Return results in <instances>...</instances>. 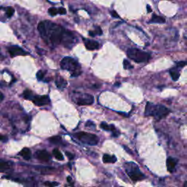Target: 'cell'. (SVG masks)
I'll return each mask as SVG.
<instances>
[{
	"instance_id": "obj_17",
	"label": "cell",
	"mask_w": 187,
	"mask_h": 187,
	"mask_svg": "<svg viewBox=\"0 0 187 187\" xmlns=\"http://www.w3.org/2000/svg\"><path fill=\"white\" fill-rule=\"evenodd\" d=\"M102 159H103V162L105 163H115L117 161L116 157L115 156H111L107 154H104Z\"/></svg>"
},
{
	"instance_id": "obj_8",
	"label": "cell",
	"mask_w": 187,
	"mask_h": 187,
	"mask_svg": "<svg viewBox=\"0 0 187 187\" xmlns=\"http://www.w3.org/2000/svg\"><path fill=\"white\" fill-rule=\"evenodd\" d=\"M7 50H8L10 56L13 57L17 56H25L28 54L27 52H26L19 46H10L9 47Z\"/></svg>"
},
{
	"instance_id": "obj_20",
	"label": "cell",
	"mask_w": 187,
	"mask_h": 187,
	"mask_svg": "<svg viewBox=\"0 0 187 187\" xmlns=\"http://www.w3.org/2000/svg\"><path fill=\"white\" fill-rule=\"evenodd\" d=\"M37 29H38L39 32H40V35L42 36V37H43L45 36V21L40 22L37 26Z\"/></svg>"
},
{
	"instance_id": "obj_13",
	"label": "cell",
	"mask_w": 187,
	"mask_h": 187,
	"mask_svg": "<svg viewBox=\"0 0 187 187\" xmlns=\"http://www.w3.org/2000/svg\"><path fill=\"white\" fill-rule=\"evenodd\" d=\"M13 164L10 162L0 160V172H6L12 169Z\"/></svg>"
},
{
	"instance_id": "obj_7",
	"label": "cell",
	"mask_w": 187,
	"mask_h": 187,
	"mask_svg": "<svg viewBox=\"0 0 187 187\" xmlns=\"http://www.w3.org/2000/svg\"><path fill=\"white\" fill-rule=\"evenodd\" d=\"M32 101L35 105L40 107V106H44L50 103V98L48 95L34 96Z\"/></svg>"
},
{
	"instance_id": "obj_31",
	"label": "cell",
	"mask_w": 187,
	"mask_h": 187,
	"mask_svg": "<svg viewBox=\"0 0 187 187\" xmlns=\"http://www.w3.org/2000/svg\"><path fill=\"white\" fill-rule=\"evenodd\" d=\"M187 64V62H179L177 63L178 67H184Z\"/></svg>"
},
{
	"instance_id": "obj_36",
	"label": "cell",
	"mask_w": 187,
	"mask_h": 187,
	"mask_svg": "<svg viewBox=\"0 0 187 187\" xmlns=\"http://www.w3.org/2000/svg\"><path fill=\"white\" fill-rule=\"evenodd\" d=\"M3 99H4L3 93H2V92H0V102H2V101L3 100Z\"/></svg>"
},
{
	"instance_id": "obj_15",
	"label": "cell",
	"mask_w": 187,
	"mask_h": 187,
	"mask_svg": "<svg viewBox=\"0 0 187 187\" xmlns=\"http://www.w3.org/2000/svg\"><path fill=\"white\" fill-rule=\"evenodd\" d=\"M35 168L42 174H50L54 170V168L50 167H45V166H37Z\"/></svg>"
},
{
	"instance_id": "obj_24",
	"label": "cell",
	"mask_w": 187,
	"mask_h": 187,
	"mask_svg": "<svg viewBox=\"0 0 187 187\" xmlns=\"http://www.w3.org/2000/svg\"><path fill=\"white\" fill-rule=\"evenodd\" d=\"M44 184L46 186L48 187H56L59 185V184L58 182H56V181H45Z\"/></svg>"
},
{
	"instance_id": "obj_12",
	"label": "cell",
	"mask_w": 187,
	"mask_h": 187,
	"mask_svg": "<svg viewBox=\"0 0 187 187\" xmlns=\"http://www.w3.org/2000/svg\"><path fill=\"white\" fill-rule=\"evenodd\" d=\"M177 159H174L172 157H168L167 159V170L170 172H174L175 169V166L177 164Z\"/></svg>"
},
{
	"instance_id": "obj_19",
	"label": "cell",
	"mask_w": 187,
	"mask_h": 187,
	"mask_svg": "<svg viewBox=\"0 0 187 187\" xmlns=\"http://www.w3.org/2000/svg\"><path fill=\"white\" fill-rule=\"evenodd\" d=\"M170 76L172 80H175V81H176L180 77V73H179V72L176 68L171 69L170 70Z\"/></svg>"
},
{
	"instance_id": "obj_5",
	"label": "cell",
	"mask_w": 187,
	"mask_h": 187,
	"mask_svg": "<svg viewBox=\"0 0 187 187\" xmlns=\"http://www.w3.org/2000/svg\"><path fill=\"white\" fill-rule=\"evenodd\" d=\"M75 136L77 137V139L80 140V142L88 144V145H95L99 142V137L97 135L92 133L80 132L75 134Z\"/></svg>"
},
{
	"instance_id": "obj_2",
	"label": "cell",
	"mask_w": 187,
	"mask_h": 187,
	"mask_svg": "<svg viewBox=\"0 0 187 187\" xmlns=\"http://www.w3.org/2000/svg\"><path fill=\"white\" fill-rule=\"evenodd\" d=\"M61 67L71 72L72 77H77L81 74L80 65L77 61L71 57H64L61 62Z\"/></svg>"
},
{
	"instance_id": "obj_33",
	"label": "cell",
	"mask_w": 187,
	"mask_h": 187,
	"mask_svg": "<svg viewBox=\"0 0 187 187\" xmlns=\"http://www.w3.org/2000/svg\"><path fill=\"white\" fill-rule=\"evenodd\" d=\"M66 155H67V156L68 157V159H70V160H72V159H74V157H75V156H74V154H71V153H70V152H66L65 153Z\"/></svg>"
},
{
	"instance_id": "obj_25",
	"label": "cell",
	"mask_w": 187,
	"mask_h": 187,
	"mask_svg": "<svg viewBox=\"0 0 187 187\" xmlns=\"http://www.w3.org/2000/svg\"><path fill=\"white\" fill-rule=\"evenodd\" d=\"M123 64H124V68L126 69V70H130V69L133 68V66L131 64L130 62H129V61L126 60V59L124 60Z\"/></svg>"
},
{
	"instance_id": "obj_18",
	"label": "cell",
	"mask_w": 187,
	"mask_h": 187,
	"mask_svg": "<svg viewBox=\"0 0 187 187\" xmlns=\"http://www.w3.org/2000/svg\"><path fill=\"white\" fill-rule=\"evenodd\" d=\"M165 22V19L163 17L159 16L157 15H153L150 21V23H163Z\"/></svg>"
},
{
	"instance_id": "obj_16",
	"label": "cell",
	"mask_w": 187,
	"mask_h": 187,
	"mask_svg": "<svg viewBox=\"0 0 187 187\" xmlns=\"http://www.w3.org/2000/svg\"><path fill=\"white\" fill-rule=\"evenodd\" d=\"M19 155L21 156L25 160H29L31 159V156H32L30 149H27V148L22 149L19 153Z\"/></svg>"
},
{
	"instance_id": "obj_9",
	"label": "cell",
	"mask_w": 187,
	"mask_h": 187,
	"mask_svg": "<svg viewBox=\"0 0 187 187\" xmlns=\"http://www.w3.org/2000/svg\"><path fill=\"white\" fill-rule=\"evenodd\" d=\"M36 157L41 162H48L50 159V155L49 153L45 150L38 151L36 152Z\"/></svg>"
},
{
	"instance_id": "obj_29",
	"label": "cell",
	"mask_w": 187,
	"mask_h": 187,
	"mask_svg": "<svg viewBox=\"0 0 187 187\" xmlns=\"http://www.w3.org/2000/svg\"><path fill=\"white\" fill-rule=\"evenodd\" d=\"M58 13H59L60 15H65L67 13V11L64 7H59L58 9Z\"/></svg>"
},
{
	"instance_id": "obj_38",
	"label": "cell",
	"mask_w": 187,
	"mask_h": 187,
	"mask_svg": "<svg viewBox=\"0 0 187 187\" xmlns=\"http://www.w3.org/2000/svg\"><path fill=\"white\" fill-rule=\"evenodd\" d=\"M89 34H90V36H92V37H94L96 34L94 32H89Z\"/></svg>"
},
{
	"instance_id": "obj_32",
	"label": "cell",
	"mask_w": 187,
	"mask_h": 187,
	"mask_svg": "<svg viewBox=\"0 0 187 187\" xmlns=\"http://www.w3.org/2000/svg\"><path fill=\"white\" fill-rule=\"evenodd\" d=\"M110 14H111V15H112L113 18H115V19H119V18H120L119 15H118V13H117L115 10H112V11L110 12Z\"/></svg>"
},
{
	"instance_id": "obj_21",
	"label": "cell",
	"mask_w": 187,
	"mask_h": 187,
	"mask_svg": "<svg viewBox=\"0 0 187 187\" xmlns=\"http://www.w3.org/2000/svg\"><path fill=\"white\" fill-rule=\"evenodd\" d=\"M53 154H54V157H55L56 159H58V160L59 161L64 160L63 155H62V154L60 152V151L58 150V149H55L54 151H53Z\"/></svg>"
},
{
	"instance_id": "obj_3",
	"label": "cell",
	"mask_w": 187,
	"mask_h": 187,
	"mask_svg": "<svg viewBox=\"0 0 187 187\" xmlns=\"http://www.w3.org/2000/svg\"><path fill=\"white\" fill-rule=\"evenodd\" d=\"M127 56L134 62L137 63H143L149 61L151 55L147 52L143 51L137 48H129L127 50Z\"/></svg>"
},
{
	"instance_id": "obj_4",
	"label": "cell",
	"mask_w": 187,
	"mask_h": 187,
	"mask_svg": "<svg viewBox=\"0 0 187 187\" xmlns=\"http://www.w3.org/2000/svg\"><path fill=\"white\" fill-rule=\"evenodd\" d=\"M126 172L132 180H140L145 178V175L140 170L138 166L134 162H127L124 164Z\"/></svg>"
},
{
	"instance_id": "obj_35",
	"label": "cell",
	"mask_w": 187,
	"mask_h": 187,
	"mask_svg": "<svg viewBox=\"0 0 187 187\" xmlns=\"http://www.w3.org/2000/svg\"><path fill=\"white\" fill-rule=\"evenodd\" d=\"M7 140V137H5V136L3 135H0V140H2V141L5 142Z\"/></svg>"
},
{
	"instance_id": "obj_26",
	"label": "cell",
	"mask_w": 187,
	"mask_h": 187,
	"mask_svg": "<svg viewBox=\"0 0 187 187\" xmlns=\"http://www.w3.org/2000/svg\"><path fill=\"white\" fill-rule=\"evenodd\" d=\"M14 9L12 8V7H7V10H6V14H7V17L10 18V17L13 16V15L14 14Z\"/></svg>"
},
{
	"instance_id": "obj_14",
	"label": "cell",
	"mask_w": 187,
	"mask_h": 187,
	"mask_svg": "<svg viewBox=\"0 0 187 187\" xmlns=\"http://www.w3.org/2000/svg\"><path fill=\"white\" fill-rule=\"evenodd\" d=\"M56 85L59 89H65L67 86V82L61 76H58L55 80Z\"/></svg>"
},
{
	"instance_id": "obj_28",
	"label": "cell",
	"mask_w": 187,
	"mask_h": 187,
	"mask_svg": "<svg viewBox=\"0 0 187 187\" xmlns=\"http://www.w3.org/2000/svg\"><path fill=\"white\" fill-rule=\"evenodd\" d=\"M44 75H45V73L42 72V70H40L37 73V78L39 80H42L44 78Z\"/></svg>"
},
{
	"instance_id": "obj_39",
	"label": "cell",
	"mask_w": 187,
	"mask_h": 187,
	"mask_svg": "<svg viewBox=\"0 0 187 187\" xmlns=\"http://www.w3.org/2000/svg\"><path fill=\"white\" fill-rule=\"evenodd\" d=\"M184 187H187V181H186L185 183H184Z\"/></svg>"
},
{
	"instance_id": "obj_27",
	"label": "cell",
	"mask_w": 187,
	"mask_h": 187,
	"mask_svg": "<svg viewBox=\"0 0 187 187\" xmlns=\"http://www.w3.org/2000/svg\"><path fill=\"white\" fill-rule=\"evenodd\" d=\"M48 13L50 14L51 16H54V15H56L58 13V10L54 8V7H51V8H50L48 10Z\"/></svg>"
},
{
	"instance_id": "obj_30",
	"label": "cell",
	"mask_w": 187,
	"mask_h": 187,
	"mask_svg": "<svg viewBox=\"0 0 187 187\" xmlns=\"http://www.w3.org/2000/svg\"><path fill=\"white\" fill-rule=\"evenodd\" d=\"M86 127H95V124H93V122L92 121H88L86 123Z\"/></svg>"
},
{
	"instance_id": "obj_23",
	"label": "cell",
	"mask_w": 187,
	"mask_h": 187,
	"mask_svg": "<svg viewBox=\"0 0 187 187\" xmlns=\"http://www.w3.org/2000/svg\"><path fill=\"white\" fill-rule=\"evenodd\" d=\"M49 141L53 144H59L62 142V138L60 136H54L49 138Z\"/></svg>"
},
{
	"instance_id": "obj_10",
	"label": "cell",
	"mask_w": 187,
	"mask_h": 187,
	"mask_svg": "<svg viewBox=\"0 0 187 187\" xmlns=\"http://www.w3.org/2000/svg\"><path fill=\"white\" fill-rule=\"evenodd\" d=\"M100 127L102 129H104V130L110 131V132H112L113 136V137H117L119 135V134H120L119 131L115 129V126L113 125V124H111V125H108V124H106L105 122H102V123H101Z\"/></svg>"
},
{
	"instance_id": "obj_22",
	"label": "cell",
	"mask_w": 187,
	"mask_h": 187,
	"mask_svg": "<svg viewBox=\"0 0 187 187\" xmlns=\"http://www.w3.org/2000/svg\"><path fill=\"white\" fill-rule=\"evenodd\" d=\"M23 97L25 99H31V100H32L34 97L33 93H32V91L28 90V89H27V90L23 92Z\"/></svg>"
},
{
	"instance_id": "obj_40",
	"label": "cell",
	"mask_w": 187,
	"mask_h": 187,
	"mask_svg": "<svg viewBox=\"0 0 187 187\" xmlns=\"http://www.w3.org/2000/svg\"><path fill=\"white\" fill-rule=\"evenodd\" d=\"M119 85H121V84H119V83H116V84H115V86H119Z\"/></svg>"
},
{
	"instance_id": "obj_1",
	"label": "cell",
	"mask_w": 187,
	"mask_h": 187,
	"mask_svg": "<svg viewBox=\"0 0 187 187\" xmlns=\"http://www.w3.org/2000/svg\"><path fill=\"white\" fill-rule=\"evenodd\" d=\"M169 113L170 110L162 105H155L151 102H148L145 106V115L153 116L158 120L167 116Z\"/></svg>"
},
{
	"instance_id": "obj_6",
	"label": "cell",
	"mask_w": 187,
	"mask_h": 187,
	"mask_svg": "<svg viewBox=\"0 0 187 187\" xmlns=\"http://www.w3.org/2000/svg\"><path fill=\"white\" fill-rule=\"evenodd\" d=\"M75 103L78 105H89L93 104V97L89 93H76L73 97Z\"/></svg>"
},
{
	"instance_id": "obj_41",
	"label": "cell",
	"mask_w": 187,
	"mask_h": 187,
	"mask_svg": "<svg viewBox=\"0 0 187 187\" xmlns=\"http://www.w3.org/2000/svg\"><path fill=\"white\" fill-rule=\"evenodd\" d=\"M186 39H187V38H186Z\"/></svg>"
},
{
	"instance_id": "obj_11",
	"label": "cell",
	"mask_w": 187,
	"mask_h": 187,
	"mask_svg": "<svg viewBox=\"0 0 187 187\" xmlns=\"http://www.w3.org/2000/svg\"><path fill=\"white\" fill-rule=\"evenodd\" d=\"M84 44H85V46L88 50H96V49L99 48V45L98 42L97 41H94V40H88V39H84Z\"/></svg>"
},
{
	"instance_id": "obj_34",
	"label": "cell",
	"mask_w": 187,
	"mask_h": 187,
	"mask_svg": "<svg viewBox=\"0 0 187 187\" xmlns=\"http://www.w3.org/2000/svg\"><path fill=\"white\" fill-rule=\"evenodd\" d=\"M94 32H95L96 34H97V35H101L102 34V29H101L100 27H97V28H96V30Z\"/></svg>"
},
{
	"instance_id": "obj_37",
	"label": "cell",
	"mask_w": 187,
	"mask_h": 187,
	"mask_svg": "<svg viewBox=\"0 0 187 187\" xmlns=\"http://www.w3.org/2000/svg\"><path fill=\"white\" fill-rule=\"evenodd\" d=\"M147 11H148V13H151V12H152V10H151V7L150 6H149V5H147Z\"/></svg>"
}]
</instances>
